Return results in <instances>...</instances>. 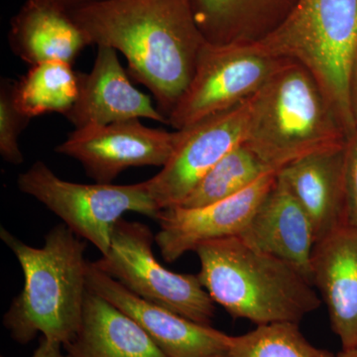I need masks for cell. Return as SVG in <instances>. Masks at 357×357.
Wrapping results in <instances>:
<instances>
[{
    "label": "cell",
    "instance_id": "6da1fadb",
    "mask_svg": "<svg viewBox=\"0 0 357 357\" xmlns=\"http://www.w3.org/2000/svg\"><path fill=\"white\" fill-rule=\"evenodd\" d=\"M70 14L89 44L109 47L126 57L129 76L151 91L168 119L208 42L191 0H105Z\"/></svg>",
    "mask_w": 357,
    "mask_h": 357
},
{
    "label": "cell",
    "instance_id": "7a4b0ae2",
    "mask_svg": "<svg viewBox=\"0 0 357 357\" xmlns=\"http://www.w3.org/2000/svg\"><path fill=\"white\" fill-rule=\"evenodd\" d=\"M0 238L20 262L24 285L3 316V326L17 344L39 333L67 345L76 337L88 293L86 241L62 223L45 237L42 248L28 245L1 227Z\"/></svg>",
    "mask_w": 357,
    "mask_h": 357
},
{
    "label": "cell",
    "instance_id": "3957f363",
    "mask_svg": "<svg viewBox=\"0 0 357 357\" xmlns=\"http://www.w3.org/2000/svg\"><path fill=\"white\" fill-rule=\"evenodd\" d=\"M195 252L202 285L232 319L256 326L299 324L323 303L311 282L292 265L239 236L208 241Z\"/></svg>",
    "mask_w": 357,
    "mask_h": 357
},
{
    "label": "cell",
    "instance_id": "277c9868",
    "mask_svg": "<svg viewBox=\"0 0 357 357\" xmlns=\"http://www.w3.org/2000/svg\"><path fill=\"white\" fill-rule=\"evenodd\" d=\"M347 138L318 82L295 61L286 60L249 98L243 143L274 172L307 155L344 146Z\"/></svg>",
    "mask_w": 357,
    "mask_h": 357
},
{
    "label": "cell",
    "instance_id": "5b68a950",
    "mask_svg": "<svg viewBox=\"0 0 357 357\" xmlns=\"http://www.w3.org/2000/svg\"><path fill=\"white\" fill-rule=\"evenodd\" d=\"M253 43L273 57L304 66L352 135L356 126L349 79L357 52V0H298L276 29Z\"/></svg>",
    "mask_w": 357,
    "mask_h": 357
},
{
    "label": "cell",
    "instance_id": "8992f818",
    "mask_svg": "<svg viewBox=\"0 0 357 357\" xmlns=\"http://www.w3.org/2000/svg\"><path fill=\"white\" fill-rule=\"evenodd\" d=\"M17 185L102 255L109 250L115 225L124 213L135 211L157 220L161 211L146 181L133 185L77 184L59 178L41 161L18 176Z\"/></svg>",
    "mask_w": 357,
    "mask_h": 357
},
{
    "label": "cell",
    "instance_id": "52a82bcc",
    "mask_svg": "<svg viewBox=\"0 0 357 357\" xmlns=\"http://www.w3.org/2000/svg\"><path fill=\"white\" fill-rule=\"evenodd\" d=\"M155 236L147 225L121 218L115 225L109 250L96 266L138 297L203 325H211L215 302L198 275L178 274L155 258Z\"/></svg>",
    "mask_w": 357,
    "mask_h": 357
},
{
    "label": "cell",
    "instance_id": "ba28073f",
    "mask_svg": "<svg viewBox=\"0 0 357 357\" xmlns=\"http://www.w3.org/2000/svg\"><path fill=\"white\" fill-rule=\"evenodd\" d=\"M286 60L265 53L253 42H206L168 124L181 130L234 109L257 93Z\"/></svg>",
    "mask_w": 357,
    "mask_h": 357
},
{
    "label": "cell",
    "instance_id": "9c48e42d",
    "mask_svg": "<svg viewBox=\"0 0 357 357\" xmlns=\"http://www.w3.org/2000/svg\"><path fill=\"white\" fill-rule=\"evenodd\" d=\"M249 98L234 109L181 129L172 156L146 181L160 210L180 206L202 178L245 138Z\"/></svg>",
    "mask_w": 357,
    "mask_h": 357
},
{
    "label": "cell",
    "instance_id": "30bf717a",
    "mask_svg": "<svg viewBox=\"0 0 357 357\" xmlns=\"http://www.w3.org/2000/svg\"><path fill=\"white\" fill-rule=\"evenodd\" d=\"M180 137V130L149 128L131 119L76 128L56 152L79 161L96 183L112 184L129 168L165 165Z\"/></svg>",
    "mask_w": 357,
    "mask_h": 357
},
{
    "label": "cell",
    "instance_id": "8fae6325",
    "mask_svg": "<svg viewBox=\"0 0 357 357\" xmlns=\"http://www.w3.org/2000/svg\"><path fill=\"white\" fill-rule=\"evenodd\" d=\"M88 289L126 312L167 357H225L232 335L138 297L88 263Z\"/></svg>",
    "mask_w": 357,
    "mask_h": 357
},
{
    "label": "cell",
    "instance_id": "7c38bea8",
    "mask_svg": "<svg viewBox=\"0 0 357 357\" xmlns=\"http://www.w3.org/2000/svg\"><path fill=\"white\" fill-rule=\"evenodd\" d=\"M276 178L277 172L265 174L243 192L202 208L174 206L160 211L155 243L162 257L173 263L202 244L241 236Z\"/></svg>",
    "mask_w": 357,
    "mask_h": 357
},
{
    "label": "cell",
    "instance_id": "4fadbf2b",
    "mask_svg": "<svg viewBox=\"0 0 357 357\" xmlns=\"http://www.w3.org/2000/svg\"><path fill=\"white\" fill-rule=\"evenodd\" d=\"M128 75L114 49L98 46L93 69L81 73L79 98L66 119L76 128L141 119L168 124L150 96L134 88Z\"/></svg>",
    "mask_w": 357,
    "mask_h": 357
},
{
    "label": "cell",
    "instance_id": "5bb4252c",
    "mask_svg": "<svg viewBox=\"0 0 357 357\" xmlns=\"http://www.w3.org/2000/svg\"><path fill=\"white\" fill-rule=\"evenodd\" d=\"M312 283L342 349L357 347V231L344 225L314 244Z\"/></svg>",
    "mask_w": 357,
    "mask_h": 357
},
{
    "label": "cell",
    "instance_id": "9a60e30c",
    "mask_svg": "<svg viewBox=\"0 0 357 357\" xmlns=\"http://www.w3.org/2000/svg\"><path fill=\"white\" fill-rule=\"evenodd\" d=\"M239 237L252 248L292 265L312 283L316 244L312 222L278 177Z\"/></svg>",
    "mask_w": 357,
    "mask_h": 357
},
{
    "label": "cell",
    "instance_id": "2e32d148",
    "mask_svg": "<svg viewBox=\"0 0 357 357\" xmlns=\"http://www.w3.org/2000/svg\"><path fill=\"white\" fill-rule=\"evenodd\" d=\"M344 146L307 155L277 172V177L306 211L316 243L347 225Z\"/></svg>",
    "mask_w": 357,
    "mask_h": 357
},
{
    "label": "cell",
    "instance_id": "e0dca14e",
    "mask_svg": "<svg viewBox=\"0 0 357 357\" xmlns=\"http://www.w3.org/2000/svg\"><path fill=\"white\" fill-rule=\"evenodd\" d=\"M8 43L29 66L49 61L73 64L91 45L69 11L50 0H26L10 21Z\"/></svg>",
    "mask_w": 357,
    "mask_h": 357
},
{
    "label": "cell",
    "instance_id": "ac0fdd59",
    "mask_svg": "<svg viewBox=\"0 0 357 357\" xmlns=\"http://www.w3.org/2000/svg\"><path fill=\"white\" fill-rule=\"evenodd\" d=\"M63 347L70 357H167L135 321L89 290L79 332Z\"/></svg>",
    "mask_w": 357,
    "mask_h": 357
},
{
    "label": "cell",
    "instance_id": "d6986e66",
    "mask_svg": "<svg viewBox=\"0 0 357 357\" xmlns=\"http://www.w3.org/2000/svg\"><path fill=\"white\" fill-rule=\"evenodd\" d=\"M298 0H191L204 39L211 44L255 42L287 18Z\"/></svg>",
    "mask_w": 357,
    "mask_h": 357
},
{
    "label": "cell",
    "instance_id": "ffe728a7",
    "mask_svg": "<svg viewBox=\"0 0 357 357\" xmlns=\"http://www.w3.org/2000/svg\"><path fill=\"white\" fill-rule=\"evenodd\" d=\"M81 73L72 64L49 61L30 66L14 81L13 98L17 109L30 119L47 114H67L79 93Z\"/></svg>",
    "mask_w": 357,
    "mask_h": 357
},
{
    "label": "cell",
    "instance_id": "44dd1931",
    "mask_svg": "<svg viewBox=\"0 0 357 357\" xmlns=\"http://www.w3.org/2000/svg\"><path fill=\"white\" fill-rule=\"evenodd\" d=\"M274 171L244 143L237 145L206 174L180 206L202 208L243 192L263 175Z\"/></svg>",
    "mask_w": 357,
    "mask_h": 357
},
{
    "label": "cell",
    "instance_id": "7402d4cb",
    "mask_svg": "<svg viewBox=\"0 0 357 357\" xmlns=\"http://www.w3.org/2000/svg\"><path fill=\"white\" fill-rule=\"evenodd\" d=\"M225 357H337L314 347L301 332L299 324L273 323L256 326L231 337Z\"/></svg>",
    "mask_w": 357,
    "mask_h": 357
},
{
    "label": "cell",
    "instance_id": "603a6c76",
    "mask_svg": "<svg viewBox=\"0 0 357 357\" xmlns=\"http://www.w3.org/2000/svg\"><path fill=\"white\" fill-rule=\"evenodd\" d=\"M14 81L2 79L0 84V154L4 161L20 165L24 156L20 147V134L31 119L17 109L13 98Z\"/></svg>",
    "mask_w": 357,
    "mask_h": 357
},
{
    "label": "cell",
    "instance_id": "cb8c5ba5",
    "mask_svg": "<svg viewBox=\"0 0 357 357\" xmlns=\"http://www.w3.org/2000/svg\"><path fill=\"white\" fill-rule=\"evenodd\" d=\"M344 176L347 225L357 231V128L345 143Z\"/></svg>",
    "mask_w": 357,
    "mask_h": 357
},
{
    "label": "cell",
    "instance_id": "d4e9b609",
    "mask_svg": "<svg viewBox=\"0 0 357 357\" xmlns=\"http://www.w3.org/2000/svg\"><path fill=\"white\" fill-rule=\"evenodd\" d=\"M63 345L42 338L39 347L35 349L31 357H70L62 351Z\"/></svg>",
    "mask_w": 357,
    "mask_h": 357
},
{
    "label": "cell",
    "instance_id": "484cf974",
    "mask_svg": "<svg viewBox=\"0 0 357 357\" xmlns=\"http://www.w3.org/2000/svg\"><path fill=\"white\" fill-rule=\"evenodd\" d=\"M349 96H351L352 115H354L357 128V52L351 67V79H349Z\"/></svg>",
    "mask_w": 357,
    "mask_h": 357
},
{
    "label": "cell",
    "instance_id": "4316f807",
    "mask_svg": "<svg viewBox=\"0 0 357 357\" xmlns=\"http://www.w3.org/2000/svg\"><path fill=\"white\" fill-rule=\"evenodd\" d=\"M50 1L70 13V11L75 10V9L79 8V7L96 3V2L105 1V0H50Z\"/></svg>",
    "mask_w": 357,
    "mask_h": 357
},
{
    "label": "cell",
    "instance_id": "83f0119b",
    "mask_svg": "<svg viewBox=\"0 0 357 357\" xmlns=\"http://www.w3.org/2000/svg\"><path fill=\"white\" fill-rule=\"evenodd\" d=\"M337 357H357V347L354 349H342Z\"/></svg>",
    "mask_w": 357,
    "mask_h": 357
},
{
    "label": "cell",
    "instance_id": "f1b7e54d",
    "mask_svg": "<svg viewBox=\"0 0 357 357\" xmlns=\"http://www.w3.org/2000/svg\"><path fill=\"white\" fill-rule=\"evenodd\" d=\"M1 357H6V356H1Z\"/></svg>",
    "mask_w": 357,
    "mask_h": 357
}]
</instances>
